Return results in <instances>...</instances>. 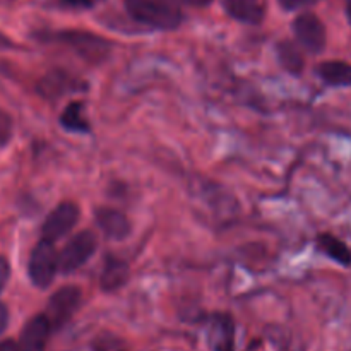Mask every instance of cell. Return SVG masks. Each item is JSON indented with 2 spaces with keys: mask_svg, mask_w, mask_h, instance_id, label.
Segmentation results:
<instances>
[{
  "mask_svg": "<svg viewBox=\"0 0 351 351\" xmlns=\"http://www.w3.org/2000/svg\"><path fill=\"white\" fill-rule=\"evenodd\" d=\"M216 351H233V329L232 321L223 319V321L216 322Z\"/></svg>",
  "mask_w": 351,
  "mask_h": 351,
  "instance_id": "16",
  "label": "cell"
},
{
  "mask_svg": "<svg viewBox=\"0 0 351 351\" xmlns=\"http://www.w3.org/2000/svg\"><path fill=\"white\" fill-rule=\"evenodd\" d=\"M317 74L326 84L343 88L351 86V64L341 60H328L319 64Z\"/></svg>",
  "mask_w": 351,
  "mask_h": 351,
  "instance_id": "11",
  "label": "cell"
},
{
  "mask_svg": "<svg viewBox=\"0 0 351 351\" xmlns=\"http://www.w3.org/2000/svg\"><path fill=\"white\" fill-rule=\"evenodd\" d=\"M58 271V254L53 242L41 240L36 243L29 257V278L34 287L48 288Z\"/></svg>",
  "mask_w": 351,
  "mask_h": 351,
  "instance_id": "2",
  "label": "cell"
},
{
  "mask_svg": "<svg viewBox=\"0 0 351 351\" xmlns=\"http://www.w3.org/2000/svg\"><path fill=\"white\" fill-rule=\"evenodd\" d=\"M346 14H348V19H350V23H351V0H350V3H348V9H346Z\"/></svg>",
  "mask_w": 351,
  "mask_h": 351,
  "instance_id": "24",
  "label": "cell"
},
{
  "mask_svg": "<svg viewBox=\"0 0 351 351\" xmlns=\"http://www.w3.org/2000/svg\"><path fill=\"white\" fill-rule=\"evenodd\" d=\"M317 247L329 259L336 261L341 266H351V249L338 237L331 233H322L317 237Z\"/></svg>",
  "mask_w": 351,
  "mask_h": 351,
  "instance_id": "12",
  "label": "cell"
},
{
  "mask_svg": "<svg viewBox=\"0 0 351 351\" xmlns=\"http://www.w3.org/2000/svg\"><path fill=\"white\" fill-rule=\"evenodd\" d=\"M278 58H280L281 65L287 69L291 74H298V72L304 71V57H302L300 50L295 47L290 41H283V43L278 45L276 48Z\"/></svg>",
  "mask_w": 351,
  "mask_h": 351,
  "instance_id": "14",
  "label": "cell"
},
{
  "mask_svg": "<svg viewBox=\"0 0 351 351\" xmlns=\"http://www.w3.org/2000/svg\"><path fill=\"white\" fill-rule=\"evenodd\" d=\"M317 2L319 0H280V5L283 7L285 10H298L314 5V3Z\"/></svg>",
  "mask_w": 351,
  "mask_h": 351,
  "instance_id": "18",
  "label": "cell"
},
{
  "mask_svg": "<svg viewBox=\"0 0 351 351\" xmlns=\"http://www.w3.org/2000/svg\"><path fill=\"white\" fill-rule=\"evenodd\" d=\"M95 233L89 232V230L77 233V235L64 247V250L58 254V271L65 274L74 273V271H77L79 267L84 266V264L88 263L89 257L95 254Z\"/></svg>",
  "mask_w": 351,
  "mask_h": 351,
  "instance_id": "3",
  "label": "cell"
},
{
  "mask_svg": "<svg viewBox=\"0 0 351 351\" xmlns=\"http://www.w3.org/2000/svg\"><path fill=\"white\" fill-rule=\"evenodd\" d=\"M81 304V290L77 287H64L51 295L47 308V319L50 321V326L60 328L64 326L75 308Z\"/></svg>",
  "mask_w": 351,
  "mask_h": 351,
  "instance_id": "5",
  "label": "cell"
},
{
  "mask_svg": "<svg viewBox=\"0 0 351 351\" xmlns=\"http://www.w3.org/2000/svg\"><path fill=\"white\" fill-rule=\"evenodd\" d=\"M9 276H10L9 263H7V259H3V257L0 256V291H2L3 287H5Z\"/></svg>",
  "mask_w": 351,
  "mask_h": 351,
  "instance_id": "19",
  "label": "cell"
},
{
  "mask_svg": "<svg viewBox=\"0 0 351 351\" xmlns=\"http://www.w3.org/2000/svg\"><path fill=\"white\" fill-rule=\"evenodd\" d=\"M125 7L137 23L158 29H175L182 23L180 10L163 0H127Z\"/></svg>",
  "mask_w": 351,
  "mask_h": 351,
  "instance_id": "1",
  "label": "cell"
},
{
  "mask_svg": "<svg viewBox=\"0 0 351 351\" xmlns=\"http://www.w3.org/2000/svg\"><path fill=\"white\" fill-rule=\"evenodd\" d=\"M12 137V119L9 113L0 110V146H5Z\"/></svg>",
  "mask_w": 351,
  "mask_h": 351,
  "instance_id": "17",
  "label": "cell"
},
{
  "mask_svg": "<svg viewBox=\"0 0 351 351\" xmlns=\"http://www.w3.org/2000/svg\"><path fill=\"white\" fill-rule=\"evenodd\" d=\"M96 221L99 228L110 237V239H125L130 233V223L120 211L112 208H99L96 211Z\"/></svg>",
  "mask_w": 351,
  "mask_h": 351,
  "instance_id": "9",
  "label": "cell"
},
{
  "mask_svg": "<svg viewBox=\"0 0 351 351\" xmlns=\"http://www.w3.org/2000/svg\"><path fill=\"white\" fill-rule=\"evenodd\" d=\"M223 7L240 23L259 24L264 17V9L259 0H223Z\"/></svg>",
  "mask_w": 351,
  "mask_h": 351,
  "instance_id": "10",
  "label": "cell"
},
{
  "mask_svg": "<svg viewBox=\"0 0 351 351\" xmlns=\"http://www.w3.org/2000/svg\"><path fill=\"white\" fill-rule=\"evenodd\" d=\"M50 321L47 315H36L24 326L17 345V351H45L50 336Z\"/></svg>",
  "mask_w": 351,
  "mask_h": 351,
  "instance_id": "8",
  "label": "cell"
},
{
  "mask_svg": "<svg viewBox=\"0 0 351 351\" xmlns=\"http://www.w3.org/2000/svg\"><path fill=\"white\" fill-rule=\"evenodd\" d=\"M58 40L74 47L77 53H81L88 60L105 58L106 51H108V43L105 40L96 34L82 33V31H65V33L58 34Z\"/></svg>",
  "mask_w": 351,
  "mask_h": 351,
  "instance_id": "7",
  "label": "cell"
},
{
  "mask_svg": "<svg viewBox=\"0 0 351 351\" xmlns=\"http://www.w3.org/2000/svg\"><path fill=\"white\" fill-rule=\"evenodd\" d=\"M7 322H9V312H7L5 305H3L2 302H0V335H2V332L5 331Z\"/></svg>",
  "mask_w": 351,
  "mask_h": 351,
  "instance_id": "20",
  "label": "cell"
},
{
  "mask_svg": "<svg viewBox=\"0 0 351 351\" xmlns=\"http://www.w3.org/2000/svg\"><path fill=\"white\" fill-rule=\"evenodd\" d=\"M79 219V208L74 202H62L58 204L53 211L48 215L47 221H45L43 230V239L55 242V240L62 239L67 235L72 228L75 226Z\"/></svg>",
  "mask_w": 351,
  "mask_h": 351,
  "instance_id": "6",
  "label": "cell"
},
{
  "mask_svg": "<svg viewBox=\"0 0 351 351\" xmlns=\"http://www.w3.org/2000/svg\"><path fill=\"white\" fill-rule=\"evenodd\" d=\"M127 276H129V267L123 261L108 259L101 274V287L108 291L117 290L125 283Z\"/></svg>",
  "mask_w": 351,
  "mask_h": 351,
  "instance_id": "13",
  "label": "cell"
},
{
  "mask_svg": "<svg viewBox=\"0 0 351 351\" xmlns=\"http://www.w3.org/2000/svg\"><path fill=\"white\" fill-rule=\"evenodd\" d=\"M187 2H191L192 5H208L213 0H187Z\"/></svg>",
  "mask_w": 351,
  "mask_h": 351,
  "instance_id": "23",
  "label": "cell"
},
{
  "mask_svg": "<svg viewBox=\"0 0 351 351\" xmlns=\"http://www.w3.org/2000/svg\"><path fill=\"white\" fill-rule=\"evenodd\" d=\"M64 2L72 7H89L93 3V0H64Z\"/></svg>",
  "mask_w": 351,
  "mask_h": 351,
  "instance_id": "21",
  "label": "cell"
},
{
  "mask_svg": "<svg viewBox=\"0 0 351 351\" xmlns=\"http://www.w3.org/2000/svg\"><path fill=\"white\" fill-rule=\"evenodd\" d=\"M293 31L297 40L305 50L312 53H321L326 47V27L315 14H300L293 21Z\"/></svg>",
  "mask_w": 351,
  "mask_h": 351,
  "instance_id": "4",
  "label": "cell"
},
{
  "mask_svg": "<svg viewBox=\"0 0 351 351\" xmlns=\"http://www.w3.org/2000/svg\"><path fill=\"white\" fill-rule=\"evenodd\" d=\"M0 351H17V345L14 341H2L0 343Z\"/></svg>",
  "mask_w": 351,
  "mask_h": 351,
  "instance_id": "22",
  "label": "cell"
},
{
  "mask_svg": "<svg viewBox=\"0 0 351 351\" xmlns=\"http://www.w3.org/2000/svg\"><path fill=\"white\" fill-rule=\"evenodd\" d=\"M62 125L72 132H88L89 123L84 117L82 103H71L62 113Z\"/></svg>",
  "mask_w": 351,
  "mask_h": 351,
  "instance_id": "15",
  "label": "cell"
}]
</instances>
